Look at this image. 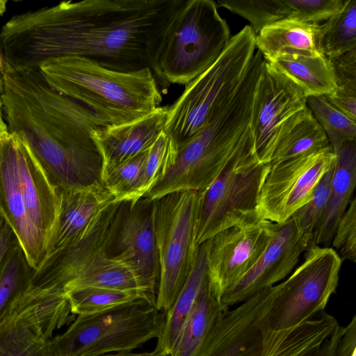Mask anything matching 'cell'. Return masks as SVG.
I'll return each instance as SVG.
<instances>
[{"label":"cell","mask_w":356,"mask_h":356,"mask_svg":"<svg viewBox=\"0 0 356 356\" xmlns=\"http://www.w3.org/2000/svg\"><path fill=\"white\" fill-rule=\"evenodd\" d=\"M171 1H64L14 15L0 29L3 69L67 56L123 72L148 67L149 35Z\"/></svg>","instance_id":"obj_1"},{"label":"cell","mask_w":356,"mask_h":356,"mask_svg":"<svg viewBox=\"0 0 356 356\" xmlns=\"http://www.w3.org/2000/svg\"><path fill=\"white\" fill-rule=\"evenodd\" d=\"M2 77L3 113L8 131L27 143L53 181L79 175L94 152L92 131L108 125L51 88L39 68L3 69Z\"/></svg>","instance_id":"obj_2"},{"label":"cell","mask_w":356,"mask_h":356,"mask_svg":"<svg viewBox=\"0 0 356 356\" xmlns=\"http://www.w3.org/2000/svg\"><path fill=\"white\" fill-rule=\"evenodd\" d=\"M231 39L212 0H172L147 44L148 67L157 83L187 85L219 58Z\"/></svg>","instance_id":"obj_3"},{"label":"cell","mask_w":356,"mask_h":356,"mask_svg":"<svg viewBox=\"0 0 356 356\" xmlns=\"http://www.w3.org/2000/svg\"><path fill=\"white\" fill-rule=\"evenodd\" d=\"M264 63L254 55L232 98L178 147L174 165L144 196L148 202L179 191L203 192L218 177L250 125Z\"/></svg>","instance_id":"obj_4"},{"label":"cell","mask_w":356,"mask_h":356,"mask_svg":"<svg viewBox=\"0 0 356 356\" xmlns=\"http://www.w3.org/2000/svg\"><path fill=\"white\" fill-rule=\"evenodd\" d=\"M39 69L51 88L89 109L107 125L145 116L162 101L149 67L123 72L86 58L67 56L47 60Z\"/></svg>","instance_id":"obj_5"},{"label":"cell","mask_w":356,"mask_h":356,"mask_svg":"<svg viewBox=\"0 0 356 356\" xmlns=\"http://www.w3.org/2000/svg\"><path fill=\"white\" fill-rule=\"evenodd\" d=\"M121 218L118 206H111L81 242L44 258L36 270L38 280L63 293L92 286L138 290L147 294L131 267L117 255L109 254Z\"/></svg>","instance_id":"obj_6"},{"label":"cell","mask_w":356,"mask_h":356,"mask_svg":"<svg viewBox=\"0 0 356 356\" xmlns=\"http://www.w3.org/2000/svg\"><path fill=\"white\" fill-rule=\"evenodd\" d=\"M255 37L249 25L231 37L215 63L186 85L179 98L168 106L164 131L178 147L201 131L232 98L256 51Z\"/></svg>","instance_id":"obj_7"},{"label":"cell","mask_w":356,"mask_h":356,"mask_svg":"<svg viewBox=\"0 0 356 356\" xmlns=\"http://www.w3.org/2000/svg\"><path fill=\"white\" fill-rule=\"evenodd\" d=\"M165 313L141 298L97 314L77 315L51 339L53 356L131 353L160 335Z\"/></svg>","instance_id":"obj_8"},{"label":"cell","mask_w":356,"mask_h":356,"mask_svg":"<svg viewBox=\"0 0 356 356\" xmlns=\"http://www.w3.org/2000/svg\"><path fill=\"white\" fill-rule=\"evenodd\" d=\"M270 163H262L254 150L250 127L225 168L202 192L197 233L199 245L225 229L260 220L257 205Z\"/></svg>","instance_id":"obj_9"},{"label":"cell","mask_w":356,"mask_h":356,"mask_svg":"<svg viewBox=\"0 0 356 356\" xmlns=\"http://www.w3.org/2000/svg\"><path fill=\"white\" fill-rule=\"evenodd\" d=\"M202 192L179 191L152 202L151 215L159 256L156 308L166 313L174 304L197 259Z\"/></svg>","instance_id":"obj_10"},{"label":"cell","mask_w":356,"mask_h":356,"mask_svg":"<svg viewBox=\"0 0 356 356\" xmlns=\"http://www.w3.org/2000/svg\"><path fill=\"white\" fill-rule=\"evenodd\" d=\"M74 318L63 291L29 282L0 318V356H53L54 334Z\"/></svg>","instance_id":"obj_11"},{"label":"cell","mask_w":356,"mask_h":356,"mask_svg":"<svg viewBox=\"0 0 356 356\" xmlns=\"http://www.w3.org/2000/svg\"><path fill=\"white\" fill-rule=\"evenodd\" d=\"M342 260L330 247L309 246L302 262L283 281L268 314L273 330L289 329L324 311L337 288Z\"/></svg>","instance_id":"obj_12"},{"label":"cell","mask_w":356,"mask_h":356,"mask_svg":"<svg viewBox=\"0 0 356 356\" xmlns=\"http://www.w3.org/2000/svg\"><path fill=\"white\" fill-rule=\"evenodd\" d=\"M330 147L270 164L260 192V219L282 224L312 197L323 176L334 165Z\"/></svg>","instance_id":"obj_13"},{"label":"cell","mask_w":356,"mask_h":356,"mask_svg":"<svg viewBox=\"0 0 356 356\" xmlns=\"http://www.w3.org/2000/svg\"><path fill=\"white\" fill-rule=\"evenodd\" d=\"M307 98L300 86L265 60L250 125L261 163H270L282 131L307 107Z\"/></svg>","instance_id":"obj_14"},{"label":"cell","mask_w":356,"mask_h":356,"mask_svg":"<svg viewBox=\"0 0 356 356\" xmlns=\"http://www.w3.org/2000/svg\"><path fill=\"white\" fill-rule=\"evenodd\" d=\"M273 229V222L260 219L225 229L203 243L208 285L220 302L223 294L259 259Z\"/></svg>","instance_id":"obj_15"},{"label":"cell","mask_w":356,"mask_h":356,"mask_svg":"<svg viewBox=\"0 0 356 356\" xmlns=\"http://www.w3.org/2000/svg\"><path fill=\"white\" fill-rule=\"evenodd\" d=\"M276 293L275 284L223 313L193 356H260L262 321L269 313Z\"/></svg>","instance_id":"obj_16"},{"label":"cell","mask_w":356,"mask_h":356,"mask_svg":"<svg viewBox=\"0 0 356 356\" xmlns=\"http://www.w3.org/2000/svg\"><path fill=\"white\" fill-rule=\"evenodd\" d=\"M309 246V241L298 232L292 218L274 223L267 247L254 265L223 294L221 304L229 308L282 282L295 269Z\"/></svg>","instance_id":"obj_17"},{"label":"cell","mask_w":356,"mask_h":356,"mask_svg":"<svg viewBox=\"0 0 356 356\" xmlns=\"http://www.w3.org/2000/svg\"><path fill=\"white\" fill-rule=\"evenodd\" d=\"M18 141V135L8 131L0 136V217L35 270L45 258L47 248L30 221L24 203L17 166Z\"/></svg>","instance_id":"obj_18"},{"label":"cell","mask_w":356,"mask_h":356,"mask_svg":"<svg viewBox=\"0 0 356 356\" xmlns=\"http://www.w3.org/2000/svg\"><path fill=\"white\" fill-rule=\"evenodd\" d=\"M58 218L46 257L81 242L94 230L106 211L118 203L101 182L58 189Z\"/></svg>","instance_id":"obj_19"},{"label":"cell","mask_w":356,"mask_h":356,"mask_svg":"<svg viewBox=\"0 0 356 356\" xmlns=\"http://www.w3.org/2000/svg\"><path fill=\"white\" fill-rule=\"evenodd\" d=\"M17 166L20 189L28 217L42 237L48 250L58 218V189L29 145L19 136Z\"/></svg>","instance_id":"obj_20"},{"label":"cell","mask_w":356,"mask_h":356,"mask_svg":"<svg viewBox=\"0 0 356 356\" xmlns=\"http://www.w3.org/2000/svg\"><path fill=\"white\" fill-rule=\"evenodd\" d=\"M116 254L136 273L144 291L156 300L159 264L151 209H138L136 204L122 215L113 243Z\"/></svg>","instance_id":"obj_21"},{"label":"cell","mask_w":356,"mask_h":356,"mask_svg":"<svg viewBox=\"0 0 356 356\" xmlns=\"http://www.w3.org/2000/svg\"><path fill=\"white\" fill-rule=\"evenodd\" d=\"M168 106L129 122L94 129L91 138L102 160V166L120 163L148 151L165 131Z\"/></svg>","instance_id":"obj_22"},{"label":"cell","mask_w":356,"mask_h":356,"mask_svg":"<svg viewBox=\"0 0 356 356\" xmlns=\"http://www.w3.org/2000/svg\"><path fill=\"white\" fill-rule=\"evenodd\" d=\"M335 162L330 194L323 217L312 234L309 246L329 247L337 225L348 208L356 184V140L332 150Z\"/></svg>","instance_id":"obj_23"},{"label":"cell","mask_w":356,"mask_h":356,"mask_svg":"<svg viewBox=\"0 0 356 356\" xmlns=\"http://www.w3.org/2000/svg\"><path fill=\"white\" fill-rule=\"evenodd\" d=\"M338 325L332 315L323 311L317 318L276 330L270 327L267 314L261 324L263 347L260 356H315Z\"/></svg>","instance_id":"obj_24"},{"label":"cell","mask_w":356,"mask_h":356,"mask_svg":"<svg viewBox=\"0 0 356 356\" xmlns=\"http://www.w3.org/2000/svg\"><path fill=\"white\" fill-rule=\"evenodd\" d=\"M320 24L285 18L262 29L255 37V45L266 61L282 54L316 56Z\"/></svg>","instance_id":"obj_25"},{"label":"cell","mask_w":356,"mask_h":356,"mask_svg":"<svg viewBox=\"0 0 356 356\" xmlns=\"http://www.w3.org/2000/svg\"><path fill=\"white\" fill-rule=\"evenodd\" d=\"M206 280V254L202 243L186 282L172 306L165 314L163 328L152 351L154 356H170Z\"/></svg>","instance_id":"obj_26"},{"label":"cell","mask_w":356,"mask_h":356,"mask_svg":"<svg viewBox=\"0 0 356 356\" xmlns=\"http://www.w3.org/2000/svg\"><path fill=\"white\" fill-rule=\"evenodd\" d=\"M268 62L300 86L307 97L327 96L337 89L333 68L323 55L282 54Z\"/></svg>","instance_id":"obj_27"},{"label":"cell","mask_w":356,"mask_h":356,"mask_svg":"<svg viewBox=\"0 0 356 356\" xmlns=\"http://www.w3.org/2000/svg\"><path fill=\"white\" fill-rule=\"evenodd\" d=\"M330 147L327 137L307 107L294 116L282 131L270 163L286 161Z\"/></svg>","instance_id":"obj_28"},{"label":"cell","mask_w":356,"mask_h":356,"mask_svg":"<svg viewBox=\"0 0 356 356\" xmlns=\"http://www.w3.org/2000/svg\"><path fill=\"white\" fill-rule=\"evenodd\" d=\"M229 309L212 294L207 278L170 356H193L218 318Z\"/></svg>","instance_id":"obj_29"},{"label":"cell","mask_w":356,"mask_h":356,"mask_svg":"<svg viewBox=\"0 0 356 356\" xmlns=\"http://www.w3.org/2000/svg\"><path fill=\"white\" fill-rule=\"evenodd\" d=\"M317 45L328 58L356 49V0H345L341 10L320 25Z\"/></svg>","instance_id":"obj_30"},{"label":"cell","mask_w":356,"mask_h":356,"mask_svg":"<svg viewBox=\"0 0 356 356\" xmlns=\"http://www.w3.org/2000/svg\"><path fill=\"white\" fill-rule=\"evenodd\" d=\"M64 293L71 313L74 316L99 313L141 298L156 304L154 299L138 290L89 286L72 289Z\"/></svg>","instance_id":"obj_31"},{"label":"cell","mask_w":356,"mask_h":356,"mask_svg":"<svg viewBox=\"0 0 356 356\" xmlns=\"http://www.w3.org/2000/svg\"><path fill=\"white\" fill-rule=\"evenodd\" d=\"M149 150L130 159L102 166L101 183L118 202H129L134 207L139 201L138 187Z\"/></svg>","instance_id":"obj_32"},{"label":"cell","mask_w":356,"mask_h":356,"mask_svg":"<svg viewBox=\"0 0 356 356\" xmlns=\"http://www.w3.org/2000/svg\"><path fill=\"white\" fill-rule=\"evenodd\" d=\"M307 105L324 130L332 150L356 140V121L334 107L325 96H309Z\"/></svg>","instance_id":"obj_33"},{"label":"cell","mask_w":356,"mask_h":356,"mask_svg":"<svg viewBox=\"0 0 356 356\" xmlns=\"http://www.w3.org/2000/svg\"><path fill=\"white\" fill-rule=\"evenodd\" d=\"M31 273L32 269L15 241L0 266V318L16 295L29 284Z\"/></svg>","instance_id":"obj_34"},{"label":"cell","mask_w":356,"mask_h":356,"mask_svg":"<svg viewBox=\"0 0 356 356\" xmlns=\"http://www.w3.org/2000/svg\"><path fill=\"white\" fill-rule=\"evenodd\" d=\"M178 146L165 131L162 132L149 149L139 184L140 200L167 174L174 165Z\"/></svg>","instance_id":"obj_35"},{"label":"cell","mask_w":356,"mask_h":356,"mask_svg":"<svg viewBox=\"0 0 356 356\" xmlns=\"http://www.w3.org/2000/svg\"><path fill=\"white\" fill-rule=\"evenodd\" d=\"M218 5L249 21L255 35L266 26L287 18L290 13L284 0H220Z\"/></svg>","instance_id":"obj_36"},{"label":"cell","mask_w":356,"mask_h":356,"mask_svg":"<svg viewBox=\"0 0 356 356\" xmlns=\"http://www.w3.org/2000/svg\"><path fill=\"white\" fill-rule=\"evenodd\" d=\"M334 165L321 179L311 199L291 217L298 232L309 241V244L327 205Z\"/></svg>","instance_id":"obj_37"},{"label":"cell","mask_w":356,"mask_h":356,"mask_svg":"<svg viewBox=\"0 0 356 356\" xmlns=\"http://www.w3.org/2000/svg\"><path fill=\"white\" fill-rule=\"evenodd\" d=\"M290 13L287 18L319 24L341 10L345 0H286Z\"/></svg>","instance_id":"obj_38"},{"label":"cell","mask_w":356,"mask_h":356,"mask_svg":"<svg viewBox=\"0 0 356 356\" xmlns=\"http://www.w3.org/2000/svg\"><path fill=\"white\" fill-rule=\"evenodd\" d=\"M333 249L341 260L356 261V199L353 197L341 217L332 238Z\"/></svg>","instance_id":"obj_39"},{"label":"cell","mask_w":356,"mask_h":356,"mask_svg":"<svg viewBox=\"0 0 356 356\" xmlns=\"http://www.w3.org/2000/svg\"><path fill=\"white\" fill-rule=\"evenodd\" d=\"M328 59L335 76L336 90L356 94V49Z\"/></svg>","instance_id":"obj_40"},{"label":"cell","mask_w":356,"mask_h":356,"mask_svg":"<svg viewBox=\"0 0 356 356\" xmlns=\"http://www.w3.org/2000/svg\"><path fill=\"white\" fill-rule=\"evenodd\" d=\"M325 97L334 107L351 120L356 121V94L335 90L331 95Z\"/></svg>","instance_id":"obj_41"},{"label":"cell","mask_w":356,"mask_h":356,"mask_svg":"<svg viewBox=\"0 0 356 356\" xmlns=\"http://www.w3.org/2000/svg\"><path fill=\"white\" fill-rule=\"evenodd\" d=\"M356 353V316L344 327L334 356H353Z\"/></svg>","instance_id":"obj_42"},{"label":"cell","mask_w":356,"mask_h":356,"mask_svg":"<svg viewBox=\"0 0 356 356\" xmlns=\"http://www.w3.org/2000/svg\"><path fill=\"white\" fill-rule=\"evenodd\" d=\"M344 332V326L338 325L330 336L318 348L315 356H334L337 345Z\"/></svg>","instance_id":"obj_43"},{"label":"cell","mask_w":356,"mask_h":356,"mask_svg":"<svg viewBox=\"0 0 356 356\" xmlns=\"http://www.w3.org/2000/svg\"><path fill=\"white\" fill-rule=\"evenodd\" d=\"M15 241L10 228L3 222L0 229V266L8 250Z\"/></svg>","instance_id":"obj_44"},{"label":"cell","mask_w":356,"mask_h":356,"mask_svg":"<svg viewBox=\"0 0 356 356\" xmlns=\"http://www.w3.org/2000/svg\"><path fill=\"white\" fill-rule=\"evenodd\" d=\"M8 131V127L3 117L2 99L0 97V136Z\"/></svg>","instance_id":"obj_45"},{"label":"cell","mask_w":356,"mask_h":356,"mask_svg":"<svg viewBox=\"0 0 356 356\" xmlns=\"http://www.w3.org/2000/svg\"><path fill=\"white\" fill-rule=\"evenodd\" d=\"M102 356H154L152 352H144V353H115L108 354Z\"/></svg>","instance_id":"obj_46"},{"label":"cell","mask_w":356,"mask_h":356,"mask_svg":"<svg viewBox=\"0 0 356 356\" xmlns=\"http://www.w3.org/2000/svg\"><path fill=\"white\" fill-rule=\"evenodd\" d=\"M3 69V63L2 60V58L0 56V97H1L2 92H3V77H2V72Z\"/></svg>","instance_id":"obj_47"},{"label":"cell","mask_w":356,"mask_h":356,"mask_svg":"<svg viewBox=\"0 0 356 356\" xmlns=\"http://www.w3.org/2000/svg\"><path fill=\"white\" fill-rule=\"evenodd\" d=\"M6 0H0V16L3 15L6 10Z\"/></svg>","instance_id":"obj_48"},{"label":"cell","mask_w":356,"mask_h":356,"mask_svg":"<svg viewBox=\"0 0 356 356\" xmlns=\"http://www.w3.org/2000/svg\"><path fill=\"white\" fill-rule=\"evenodd\" d=\"M3 220L1 219V218L0 217V229H1V226H2V225H3Z\"/></svg>","instance_id":"obj_49"},{"label":"cell","mask_w":356,"mask_h":356,"mask_svg":"<svg viewBox=\"0 0 356 356\" xmlns=\"http://www.w3.org/2000/svg\"><path fill=\"white\" fill-rule=\"evenodd\" d=\"M353 356H356V353L353 355Z\"/></svg>","instance_id":"obj_50"}]
</instances>
